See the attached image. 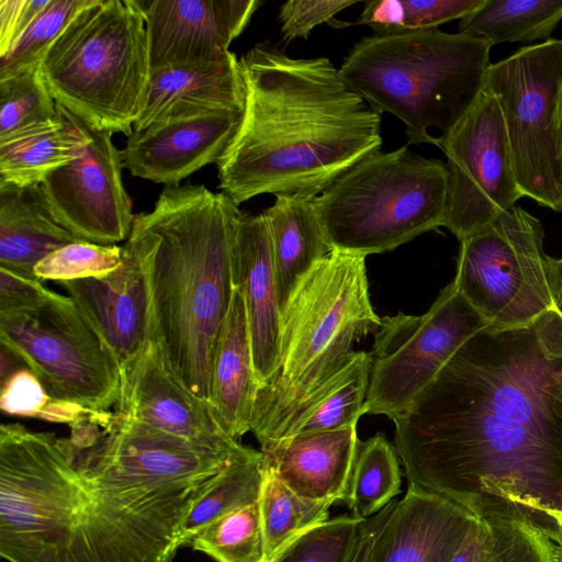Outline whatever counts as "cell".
I'll return each instance as SVG.
<instances>
[{"mask_svg": "<svg viewBox=\"0 0 562 562\" xmlns=\"http://www.w3.org/2000/svg\"><path fill=\"white\" fill-rule=\"evenodd\" d=\"M561 364L533 327L471 337L393 420L408 486L561 544L562 423L549 394Z\"/></svg>", "mask_w": 562, "mask_h": 562, "instance_id": "6da1fadb", "label": "cell"}, {"mask_svg": "<svg viewBox=\"0 0 562 562\" xmlns=\"http://www.w3.org/2000/svg\"><path fill=\"white\" fill-rule=\"evenodd\" d=\"M68 437L0 427V555L8 562H172L216 475L173 480L121 461L82 418Z\"/></svg>", "mask_w": 562, "mask_h": 562, "instance_id": "7a4b0ae2", "label": "cell"}, {"mask_svg": "<svg viewBox=\"0 0 562 562\" xmlns=\"http://www.w3.org/2000/svg\"><path fill=\"white\" fill-rule=\"evenodd\" d=\"M239 63L245 106L216 162L218 188L237 206L266 193L315 199L380 150L381 115L328 58H292L260 43Z\"/></svg>", "mask_w": 562, "mask_h": 562, "instance_id": "3957f363", "label": "cell"}, {"mask_svg": "<svg viewBox=\"0 0 562 562\" xmlns=\"http://www.w3.org/2000/svg\"><path fill=\"white\" fill-rule=\"evenodd\" d=\"M240 211L203 184L162 190L136 214L130 237L148 273L151 337L195 396L210 403L214 352L234 291V240Z\"/></svg>", "mask_w": 562, "mask_h": 562, "instance_id": "277c9868", "label": "cell"}, {"mask_svg": "<svg viewBox=\"0 0 562 562\" xmlns=\"http://www.w3.org/2000/svg\"><path fill=\"white\" fill-rule=\"evenodd\" d=\"M381 321L370 301L366 256L333 249L303 277L281 314L277 373L259 390L251 417L261 450L286 437L305 400Z\"/></svg>", "mask_w": 562, "mask_h": 562, "instance_id": "5b68a950", "label": "cell"}, {"mask_svg": "<svg viewBox=\"0 0 562 562\" xmlns=\"http://www.w3.org/2000/svg\"><path fill=\"white\" fill-rule=\"evenodd\" d=\"M492 44L439 29L373 33L355 44L339 68L379 114L396 116L408 144L436 145L468 113L484 85Z\"/></svg>", "mask_w": 562, "mask_h": 562, "instance_id": "8992f818", "label": "cell"}, {"mask_svg": "<svg viewBox=\"0 0 562 562\" xmlns=\"http://www.w3.org/2000/svg\"><path fill=\"white\" fill-rule=\"evenodd\" d=\"M41 71L59 106L91 130L128 137L150 77L136 0H92L50 45Z\"/></svg>", "mask_w": 562, "mask_h": 562, "instance_id": "52a82bcc", "label": "cell"}, {"mask_svg": "<svg viewBox=\"0 0 562 562\" xmlns=\"http://www.w3.org/2000/svg\"><path fill=\"white\" fill-rule=\"evenodd\" d=\"M448 187L445 162L401 147L358 161L314 204L330 247L367 257L442 226Z\"/></svg>", "mask_w": 562, "mask_h": 562, "instance_id": "ba28073f", "label": "cell"}, {"mask_svg": "<svg viewBox=\"0 0 562 562\" xmlns=\"http://www.w3.org/2000/svg\"><path fill=\"white\" fill-rule=\"evenodd\" d=\"M543 227L518 205L460 241L456 277L488 330L533 327L555 307Z\"/></svg>", "mask_w": 562, "mask_h": 562, "instance_id": "9c48e42d", "label": "cell"}, {"mask_svg": "<svg viewBox=\"0 0 562 562\" xmlns=\"http://www.w3.org/2000/svg\"><path fill=\"white\" fill-rule=\"evenodd\" d=\"M0 345L53 398L98 412L119 401V362L68 295L50 291L35 308L0 314Z\"/></svg>", "mask_w": 562, "mask_h": 562, "instance_id": "30bf717a", "label": "cell"}, {"mask_svg": "<svg viewBox=\"0 0 562 562\" xmlns=\"http://www.w3.org/2000/svg\"><path fill=\"white\" fill-rule=\"evenodd\" d=\"M562 87V40L519 48L491 64L483 88L503 112L516 178L524 196L562 211V170L555 111Z\"/></svg>", "mask_w": 562, "mask_h": 562, "instance_id": "8fae6325", "label": "cell"}, {"mask_svg": "<svg viewBox=\"0 0 562 562\" xmlns=\"http://www.w3.org/2000/svg\"><path fill=\"white\" fill-rule=\"evenodd\" d=\"M486 327L453 281L425 314L383 317L370 352L366 414L397 418L460 347Z\"/></svg>", "mask_w": 562, "mask_h": 562, "instance_id": "7c38bea8", "label": "cell"}, {"mask_svg": "<svg viewBox=\"0 0 562 562\" xmlns=\"http://www.w3.org/2000/svg\"><path fill=\"white\" fill-rule=\"evenodd\" d=\"M436 146L447 158L449 173L442 226L459 241L488 226L524 196L503 112L486 89Z\"/></svg>", "mask_w": 562, "mask_h": 562, "instance_id": "4fadbf2b", "label": "cell"}, {"mask_svg": "<svg viewBox=\"0 0 562 562\" xmlns=\"http://www.w3.org/2000/svg\"><path fill=\"white\" fill-rule=\"evenodd\" d=\"M88 127V126H87ZM81 154L40 184L55 220L76 238L110 246L128 238L134 216L113 133L88 127Z\"/></svg>", "mask_w": 562, "mask_h": 562, "instance_id": "5bb4252c", "label": "cell"}, {"mask_svg": "<svg viewBox=\"0 0 562 562\" xmlns=\"http://www.w3.org/2000/svg\"><path fill=\"white\" fill-rule=\"evenodd\" d=\"M115 407L125 417L198 445L222 449L239 445L223 430L211 404L180 381L153 337L121 368Z\"/></svg>", "mask_w": 562, "mask_h": 562, "instance_id": "9a60e30c", "label": "cell"}, {"mask_svg": "<svg viewBox=\"0 0 562 562\" xmlns=\"http://www.w3.org/2000/svg\"><path fill=\"white\" fill-rule=\"evenodd\" d=\"M144 14L150 70L225 59L257 0H136Z\"/></svg>", "mask_w": 562, "mask_h": 562, "instance_id": "2e32d148", "label": "cell"}, {"mask_svg": "<svg viewBox=\"0 0 562 562\" xmlns=\"http://www.w3.org/2000/svg\"><path fill=\"white\" fill-rule=\"evenodd\" d=\"M121 265L112 272L58 282L116 358L120 369L151 337V299L146 263L128 236Z\"/></svg>", "mask_w": 562, "mask_h": 562, "instance_id": "e0dca14e", "label": "cell"}, {"mask_svg": "<svg viewBox=\"0 0 562 562\" xmlns=\"http://www.w3.org/2000/svg\"><path fill=\"white\" fill-rule=\"evenodd\" d=\"M241 114L218 111L133 131L121 150L123 167L134 177L178 186L191 173L220 160Z\"/></svg>", "mask_w": 562, "mask_h": 562, "instance_id": "ac0fdd59", "label": "cell"}, {"mask_svg": "<svg viewBox=\"0 0 562 562\" xmlns=\"http://www.w3.org/2000/svg\"><path fill=\"white\" fill-rule=\"evenodd\" d=\"M233 265L234 283L245 302L256 378L262 389L277 373L281 337L271 237L263 213L240 212L235 229Z\"/></svg>", "mask_w": 562, "mask_h": 562, "instance_id": "d6986e66", "label": "cell"}, {"mask_svg": "<svg viewBox=\"0 0 562 562\" xmlns=\"http://www.w3.org/2000/svg\"><path fill=\"white\" fill-rule=\"evenodd\" d=\"M477 519L442 497L407 486L382 524L369 562H449Z\"/></svg>", "mask_w": 562, "mask_h": 562, "instance_id": "ffe728a7", "label": "cell"}, {"mask_svg": "<svg viewBox=\"0 0 562 562\" xmlns=\"http://www.w3.org/2000/svg\"><path fill=\"white\" fill-rule=\"evenodd\" d=\"M245 100V81L234 53L211 65L153 69L133 130L218 111L243 112Z\"/></svg>", "mask_w": 562, "mask_h": 562, "instance_id": "44dd1931", "label": "cell"}, {"mask_svg": "<svg viewBox=\"0 0 562 562\" xmlns=\"http://www.w3.org/2000/svg\"><path fill=\"white\" fill-rule=\"evenodd\" d=\"M360 445L353 425L290 436L260 451L265 468L300 496L346 503Z\"/></svg>", "mask_w": 562, "mask_h": 562, "instance_id": "7402d4cb", "label": "cell"}, {"mask_svg": "<svg viewBox=\"0 0 562 562\" xmlns=\"http://www.w3.org/2000/svg\"><path fill=\"white\" fill-rule=\"evenodd\" d=\"M259 389L245 302L235 286L214 352L210 394L215 417L231 438L237 440L250 431Z\"/></svg>", "mask_w": 562, "mask_h": 562, "instance_id": "603a6c76", "label": "cell"}, {"mask_svg": "<svg viewBox=\"0 0 562 562\" xmlns=\"http://www.w3.org/2000/svg\"><path fill=\"white\" fill-rule=\"evenodd\" d=\"M76 241L55 220L40 184L0 183V267L35 278L43 258Z\"/></svg>", "mask_w": 562, "mask_h": 562, "instance_id": "cb8c5ba5", "label": "cell"}, {"mask_svg": "<svg viewBox=\"0 0 562 562\" xmlns=\"http://www.w3.org/2000/svg\"><path fill=\"white\" fill-rule=\"evenodd\" d=\"M272 247L281 314L299 282L331 250L314 199L300 194H277L262 212Z\"/></svg>", "mask_w": 562, "mask_h": 562, "instance_id": "d4e9b609", "label": "cell"}, {"mask_svg": "<svg viewBox=\"0 0 562 562\" xmlns=\"http://www.w3.org/2000/svg\"><path fill=\"white\" fill-rule=\"evenodd\" d=\"M370 366L369 352L352 351L348 355L301 405L286 437L357 425L366 414Z\"/></svg>", "mask_w": 562, "mask_h": 562, "instance_id": "484cf974", "label": "cell"}, {"mask_svg": "<svg viewBox=\"0 0 562 562\" xmlns=\"http://www.w3.org/2000/svg\"><path fill=\"white\" fill-rule=\"evenodd\" d=\"M59 110L64 116L60 125L0 143V183L41 184L81 154L90 137L88 127L61 106Z\"/></svg>", "mask_w": 562, "mask_h": 562, "instance_id": "4316f807", "label": "cell"}, {"mask_svg": "<svg viewBox=\"0 0 562 562\" xmlns=\"http://www.w3.org/2000/svg\"><path fill=\"white\" fill-rule=\"evenodd\" d=\"M562 21V0H484L459 23V33L505 42L549 41Z\"/></svg>", "mask_w": 562, "mask_h": 562, "instance_id": "83f0119b", "label": "cell"}, {"mask_svg": "<svg viewBox=\"0 0 562 562\" xmlns=\"http://www.w3.org/2000/svg\"><path fill=\"white\" fill-rule=\"evenodd\" d=\"M449 562H558L557 544L529 522L477 519Z\"/></svg>", "mask_w": 562, "mask_h": 562, "instance_id": "f1b7e54d", "label": "cell"}, {"mask_svg": "<svg viewBox=\"0 0 562 562\" xmlns=\"http://www.w3.org/2000/svg\"><path fill=\"white\" fill-rule=\"evenodd\" d=\"M258 501L265 541L263 562H271L282 550L308 530L329 519L336 502L300 496L265 468Z\"/></svg>", "mask_w": 562, "mask_h": 562, "instance_id": "f546056e", "label": "cell"}, {"mask_svg": "<svg viewBox=\"0 0 562 562\" xmlns=\"http://www.w3.org/2000/svg\"><path fill=\"white\" fill-rule=\"evenodd\" d=\"M261 451L244 447L218 472L210 490L194 504L183 526V547L212 521L259 501L263 483Z\"/></svg>", "mask_w": 562, "mask_h": 562, "instance_id": "4dcf8cb0", "label": "cell"}, {"mask_svg": "<svg viewBox=\"0 0 562 562\" xmlns=\"http://www.w3.org/2000/svg\"><path fill=\"white\" fill-rule=\"evenodd\" d=\"M63 121L41 65L0 79V143L58 126Z\"/></svg>", "mask_w": 562, "mask_h": 562, "instance_id": "1f68e13d", "label": "cell"}, {"mask_svg": "<svg viewBox=\"0 0 562 562\" xmlns=\"http://www.w3.org/2000/svg\"><path fill=\"white\" fill-rule=\"evenodd\" d=\"M397 456L395 446L382 434L361 441L346 502L351 515L368 519L401 493Z\"/></svg>", "mask_w": 562, "mask_h": 562, "instance_id": "d6a6232c", "label": "cell"}, {"mask_svg": "<svg viewBox=\"0 0 562 562\" xmlns=\"http://www.w3.org/2000/svg\"><path fill=\"white\" fill-rule=\"evenodd\" d=\"M189 546L215 562H262L265 541L258 502L212 521Z\"/></svg>", "mask_w": 562, "mask_h": 562, "instance_id": "836d02e7", "label": "cell"}, {"mask_svg": "<svg viewBox=\"0 0 562 562\" xmlns=\"http://www.w3.org/2000/svg\"><path fill=\"white\" fill-rule=\"evenodd\" d=\"M484 0H370L364 2L358 24L374 33H395L438 29L442 23L462 19Z\"/></svg>", "mask_w": 562, "mask_h": 562, "instance_id": "e575fe53", "label": "cell"}, {"mask_svg": "<svg viewBox=\"0 0 562 562\" xmlns=\"http://www.w3.org/2000/svg\"><path fill=\"white\" fill-rule=\"evenodd\" d=\"M92 0H48L26 30L0 56V79L41 65L46 52Z\"/></svg>", "mask_w": 562, "mask_h": 562, "instance_id": "d590c367", "label": "cell"}, {"mask_svg": "<svg viewBox=\"0 0 562 562\" xmlns=\"http://www.w3.org/2000/svg\"><path fill=\"white\" fill-rule=\"evenodd\" d=\"M366 519L338 516L308 530L271 562H349Z\"/></svg>", "mask_w": 562, "mask_h": 562, "instance_id": "8d00e7d4", "label": "cell"}, {"mask_svg": "<svg viewBox=\"0 0 562 562\" xmlns=\"http://www.w3.org/2000/svg\"><path fill=\"white\" fill-rule=\"evenodd\" d=\"M123 248L88 241H76L43 258L34 268V276L41 282L80 280L108 274L122 262Z\"/></svg>", "mask_w": 562, "mask_h": 562, "instance_id": "74e56055", "label": "cell"}, {"mask_svg": "<svg viewBox=\"0 0 562 562\" xmlns=\"http://www.w3.org/2000/svg\"><path fill=\"white\" fill-rule=\"evenodd\" d=\"M353 0H290L279 9L282 36L286 41L306 38L322 23H329L344 9L356 4Z\"/></svg>", "mask_w": 562, "mask_h": 562, "instance_id": "f35d334b", "label": "cell"}, {"mask_svg": "<svg viewBox=\"0 0 562 562\" xmlns=\"http://www.w3.org/2000/svg\"><path fill=\"white\" fill-rule=\"evenodd\" d=\"M52 396L35 374L20 368L1 382L0 407L8 415L40 417Z\"/></svg>", "mask_w": 562, "mask_h": 562, "instance_id": "ab89813d", "label": "cell"}, {"mask_svg": "<svg viewBox=\"0 0 562 562\" xmlns=\"http://www.w3.org/2000/svg\"><path fill=\"white\" fill-rule=\"evenodd\" d=\"M49 293L36 278L0 267V314L35 308Z\"/></svg>", "mask_w": 562, "mask_h": 562, "instance_id": "60d3db41", "label": "cell"}, {"mask_svg": "<svg viewBox=\"0 0 562 562\" xmlns=\"http://www.w3.org/2000/svg\"><path fill=\"white\" fill-rule=\"evenodd\" d=\"M533 328L547 359L562 360V307L546 313Z\"/></svg>", "mask_w": 562, "mask_h": 562, "instance_id": "b9f144b4", "label": "cell"}, {"mask_svg": "<svg viewBox=\"0 0 562 562\" xmlns=\"http://www.w3.org/2000/svg\"><path fill=\"white\" fill-rule=\"evenodd\" d=\"M394 503L395 501H392L381 512L364 520L349 562H369L375 537L392 510Z\"/></svg>", "mask_w": 562, "mask_h": 562, "instance_id": "7bdbcfd3", "label": "cell"}, {"mask_svg": "<svg viewBox=\"0 0 562 562\" xmlns=\"http://www.w3.org/2000/svg\"><path fill=\"white\" fill-rule=\"evenodd\" d=\"M26 0H0V56L10 47Z\"/></svg>", "mask_w": 562, "mask_h": 562, "instance_id": "ee69618b", "label": "cell"}, {"mask_svg": "<svg viewBox=\"0 0 562 562\" xmlns=\"http://www.w3.org/2000/svg\"><path fill=\"white\" fill-rule=\"evenodd\" d=\"M549 394L552 409L562 423V364L551 375Z\"/></svg>", "mask_w": 562, "mask_h": 562, "instance_id": "f6af8a7d", "label": "cell"}, {"mask_svg": "<svg viewBox=\"0 0 562 562\" xmlns=\"http://www.w3.org/2000/svg\"><path fill=\"white\" fill-rule=\"evenodd\" d=\"M550 274L555 307H562V258H552Z\"/></svg>", "mask_w": 562, "mask_h": 562, "instance_id": "bcb514c9", "label": "cell"}, {"mask_svg": "<svg viewBox=\"0 0 562 562\" xmlns=\"http://www.w3.org/2000/svg\"><path fill=\"white\" fill-rule=\"evenodd\" d=\"M555 135L559 161L562 170V87L558 97L555 111Z\"/></svg>", "mask_w": 562, "mask_h": 562, "instance_id": "7dc6e473", "label": "cell"}, {"mask_svg": "<svg viewBox=\"0 0 562 562\" xmlns=\"http://www.w3.org/2000/svg\"><path fill=\"white\" fill-rule=\"evenodd\" d=\"M557 560L558 562H562V543L557 544Z\"/></svg>", "mask_w": 562, "mask_h": 562, "instance_id": "c3c4849f", "label": "cell"}, {"mask_svg": "<svg viewBox=\"0 0 562 562\" xmlns=\"http://www.w3.org/2000/svg\"><path fill=\"white\" fill-rule=\"evenodd\" d=\"M559 521H560V524L562 525V512H561V513H560V515H559Z\"/></svg>", "mask_w": 562, "mask_h": 562, "instance_id": "681fc988", "label": "cell"}, {"mask_svg": "<svg viewBox=\"0 0 562 562\" xmlns=\"http://www.w3.org/2000/svg\"><path fill=\"white\" fill-rule=\"evenodd\" d=\"M263 562V561H262Z\"/></svg>", "mask_w": 562, "mask_h": 562, "instance_id": "f907efd6", "label": "cell"}]
</instances>
